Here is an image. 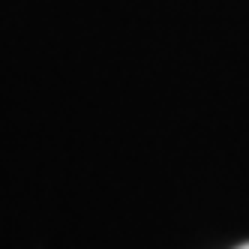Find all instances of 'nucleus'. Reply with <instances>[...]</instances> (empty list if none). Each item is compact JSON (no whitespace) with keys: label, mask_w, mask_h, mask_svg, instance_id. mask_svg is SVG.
I'll return each instance as SVG.
<instances>
[{"label":"nucleus","mask_w":249,"mask_h":249,"mask_svg":"<svg viewBox=\"0 0 249 249\" xmlns=\"http://www.w3.org/2000/svg\"><path fill=\"white\" fill-rule=\"evenodd\" d=\"M240 249H249V243H246V246H240Z\"/></svg>","instance_id":"nucleus-1"}]
</instances>
